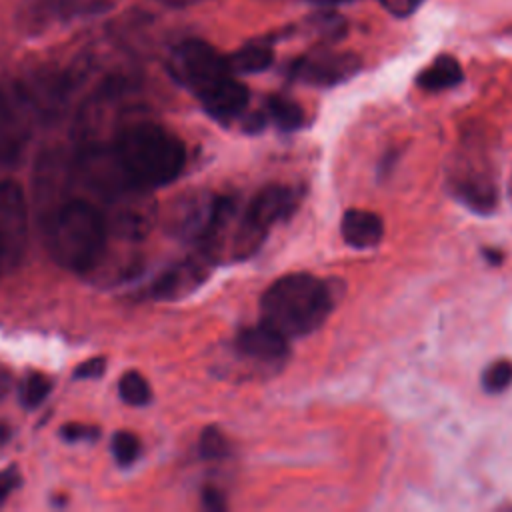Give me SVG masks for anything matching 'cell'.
Here are the masks:
<instances>
[{"instance_id":"1","label":"cell","mask_w":512,"mask_h":512,"mask_svg":"<svg viewBox=\"0 0 512 512\" xmlns=\"http://www.w3.org/2000/svg\"><path fill=\"white\" fill-rule=\"evenodd\" d=\"M112 156L138 188L166 186L180 176L186 164L184 142L156 122L124 126L114 138Z\"/></svg>"},{"instance_id":"2","label":"cell","mask_w":512,"mask_h":512,"mask_svg":"<svg viewBox=\"0 0 512 512\" xmlns=\"http://www.w3.org/2000/svg\"><path fill=\"white\" fill-rule=\"evenodd\" d=\"M332 304L334 298L328 282L308 272H290L264 290L260 322L286 338L306 336L324 324Z\"/></svg>"},{"instance_id":"3","label":"cell","mask_w":512,"mask_h":512,"mask_svg":"<svg viewBox=\"0 0 512 512\" xmlns=\"http://www.w3.org/2000/svg\"><path fill=\"white\" fill-rule=\"evenodd\" d=\"M106 236V216L84 198H70L60 204L48 224L52 258L74 272H86L98 262L106 246Z\"/></svg>"},{"instance_id":"4","label":"cell","mask_w":512,"mask_h":512,"mask_svg":"<svg viewBox=\"0 0 512 512\" xmlns=\"http://www.w3.org/2000/svg\"><path fill=\"white\" fill-rule=\"evenodd\" d=\"M168 68L172 76L190 88L196 96H202L218 82L234 74L228 66L226 56H222L214 46L204 40H184L172 54Z\"/></svg>"},{"instance_id":"5","label":"cell","mask_w":512,"mask_h":512,"mask_svg":"<svg viewBox=\"0 0 512 512\" xmlns=\"http://www.w3.org/2000/svg\"><path fill=\"white\" fill-rule=\"evenodd\" d=\"M296 208V192L288 186L272 184L256 192L244 208L236 234V250L246 256L254 252L272 224L284 220Z\"/></svg>"},{"instance_id":"6","label":"cell","mask_w":512,"mask_h":512,"mask_svg":"<svg viewBox=\"0 0 512 512\" xmlns=\"http://www.w3.org/2000/svg\"><path fill=\"white\" fill-rule=\"evenodd\" d=\"M112 0H20L16 24L28 36H40L66 24L106 12Z\"/></svg>"},{"instance_id":"7","label":"cell","mask_w":512,"mask_h":512,"mask_svg":"<svg viewBox=\"0 0 512 512\" xmlns=\"http://www.w3.org/2000/svg\"><path fill=\"white\" fill-rule=\"evenodd\" d=\"M30 212L22 186L14 180H0V250L8 270L16 268L28 246Z\"/></svg>"},{"instance_id":"8","label":"cell","mask_w":512,"mask_h":512,"mask_svg":"<svg viewBox=\"0 0 512 512\" xmlns=\"http://www.w3.org/2000/svg\"><path fill=\"white\" fill-rule=\"evenodd\" d=\"M32 104L20 86H0V164H16L32 138Z\"/></svg>"},{"instance_id":"9","label":"cell","mask_w":512,"mask_h":512,"mask_svg":"<svg viewBox=\"0 0 512 512\" xmlns=\"http://www.w3.org/2000/svg\"><path fill=\"white\" fill-rule=\"evenodd\" d=\"M360 68V58L352 52L316 50L294 60L290 72L296 80L312 86H334L352 78Z\"/></svg>"},{"instance_id":"10","label":"cell","mask_w":512,"mask_h":512,"mask_svg":"<svg viewBox=\"0 0 512 512\" xmlns=\"http://www.w3.org/2000/svg\"><path fill=\"white\" fill-rule=\"evenodd\" d=\"M236 350L250 362L258 366L276 368L288 356V338L270 328L268 324L260 322L256 326L244 328L236 336Z\"/></svg>"},{"instance_id":"11","label":"cell","mask_w":512,"mask_h":512,"mask_svg":"<svg viewBox=\"0 0 512 512\" xmlns=\"http://www.w3.org/2000/svg\"><path fill=\"white\" fill-rule=\"evenodd\" d=\"M198 98L204 110L212 118L220 122H230L232 118H238L244 114L250 94H248V88L242 82H238L234 74H230L228 78H224L222 82H218L214 88H210Z\"/></svg>"},{"instance_id":"12","label":"cell","mask_w":512,"mask_h":512,"mask_svg":"<svg viewBox=\"0 0 512 512\" xmlns=\"http://www.w3.org/2000/svg\"><path fill=\"white\" fill-rule=\"evenodd\" d=\"M454 196L476 212H492L498 200L492 176L476 170H464L452 176Z\"/></svg>"},{"instance_id":"13","label":"cell","mask_w":512,"mask_h":512,"mask_svg":"<svg viewBox=\"0 0 512 512\" xmlns=\"http://www.w3.org/2000/svg\"><path fill=\"white\" fill-rule=\"evenodd\" d=\"M342 238L348 246L364 250L376 246L384 236V222L376 212L350 208L340 222Z\"/></svg>"},{"instance_id":"14","label":"cell","mask_w":512,"mask_h":512,"mask_svg":"<svg viewBox=\"0 0 512 512\" xmlns=\"http://www.w3.org/2000/svg\"><path fill=\"white\" fill-rule=\"evenodd\" d=\"M206 276V268L200 262H182L168 268L152 286V294L158 300H176L192 292Z\"/></svg>"},{"instance_id":"15","label":"cell","mask_w":512,"mask_h":512,"mask_svg":"<svg viewBox=\"0 0 512 512\" xmlns=\"http://www.w3.org/2000/svg\"><path fill=\"white\" fill-rule=\"evenodd\" d=\"M416 82L420 88L430 90V92L452 88L462 82V66L456 58L442 54V56L434 58V62L418 74Z\"/></svg>"},{"instance_id":"16","label":"cell","mask_w":512,"mask_h":512,"mask_svg":"<svg viewBox=\"0 0 512 512\" xmlns=\"http://www.w3.org/2000/svg\"><path fill=\"white\" fill-rule=\"evenodd\" d=\"M274 52L268 42H248L238 48L234 54L226 56L228 66L234 74H256L266 70L272 64Z\"/></svg>"},{"instance_id":"17","label":"cell","mask_w":512,"mask_h":512,"mask_svg":"<svg viewBox=\"0 0 512 512\" xmlns=\"http://www.w3.org/2000/svg\"><path fill=\"white\" fill-rule=\"evenodd\" d=\"M266 118H270L280 130H298L304 124V110L298 102L274 94L266 100Z\"/></svg>"},{"instance_id":"18","label":"cell","mask_w":512,"mask_h":512,"mask_svg":"<svg viewBox=\"0 0 512 512\" xmlns=\"http://www.w3.org/2000/svg\"><path fill=\"white\" fill-rule=\"evenodd\" d=\"M118 394L130 406H144L152 398V390H150L148 380L136 370H130V372L122 374V378L118 380Z\"/></svg>"},{"instance_id":"19","label":"cell","mask_w":512,"mask_h":512,"mask_svg":"<svg viewBox=\"0 0 512 512\" xmlns=\"http://www.w3.org/2000/svg\"><path fill=\"white\" fill-rule=\"evenodd\" d=\"M50 388H52V382H50L44 374H40V372L28 374V376L22 380L20 392H18L22 406H26V408H36V406H40V404L44 402V398L48 396Z\"/></svg>"},{"instance_id":"20","label":"cell","mask_w":512,"mask_h":512,"mask_svg":"<svg viewBox=\"0 0 512 512\" xmlns=\"http://www.w3.org/2000/svg\"><path fill=\"white\" fill-rule=\"evenodd\" d=\"M512 384V362L496 360L482 372V386L490 394H500Z\"/></svg>"},{"instance_id":"21","label":"cell","mask_w":512,"mask_h":512,"mask_svg":"<svg viewBox=\"0 0 512 512\" xmlns=\"http://www.w3.org/2000/svg\"><path fill=\"white\" fill-rule=\"evenodd\" d=\"M112 454L120 466H130L140 456V438L128 430H120L112 438Z\"/></svg>"},{"instance_id":"22","label":"cell","mask_w":512,"mask_h":512,"mask_svg":"<svg viewBox=\"0 0 512 512\" xmlns=\"http://www.w3.org/2000/svg\"><path fill=\"white\" fill-rule=\"evenodd\" d=\"M198 446H200L202 458H206V460H216V458H222L228 454V440L222 434V430L216 426H208L202 430Z\"/></svg>"},{"instance_id":"23","label":"cell","mask_w":512,"mask_h":512,"mask_svg":"<svg viewBox=\"0 0 512 512\" xmlns=\"http://www.w3.org/2000/svg\"><path fill=\"white\" fill-rule=\"evenodd\" d=\"M62 438L68 442H90L98 438V428L88 426V424H80V422H70L66 426H62Z\"/></svg>"},{"instance_id":"24","label":"cell","mask_w":512,"mask_h":512,"mask_svg":"<svg viewBox=\"0 0 512 512\" xmlns=\"http://www.w3.org/2000/svg\"><path fill=\"white\" fill-rule=\"evenodd\" d=\"M104 370H106V358L94 356V358H88L82 364H78L74 370V376L90 380V378H100L104 374Z\"/></svg>"},{"instance_id":"25","label":"cell","mask_w":512,"mask_h":512,"mask_svg":"<svg viewBox=\"0 0 512 512\" xmlns=\"http://www.w3.org/2000/svg\"><path fill=\"white\" fill-rule=\"evenodd\" d=\"M20 484V472L16 466H8L0 472V506L8 498V494Z\"/></svg>"},{"instance_id":"26","label":"cell","mask_w":512,"mask_h":512,"mask_svg":"<svg viewBox=\"0 0 512 512\" xmlns=\"http://www.w3.org/2000/svg\"><path fill=\"white\" fill-rule=\"evenodd\" d=\"M378 2L394 16H408L422 4V0H378Z\"/></svg>"},{"instance_id":"27","label":"cell","mask_w":512,"mask_h":512,"mask_svg":"<svg viewBox=\"0 0 512 512\" xmlns=\"http://www.w3.org/2000/svg\"><path fill=\"white\" fill-rule=\"evenodd\" d=\"M202 504H204L206 510H212V512H220V510L226 508L224 496L216 488H206L202 492Z\"/></svg>"},{"instance_id":"28","label":"cell","mask_w":512,"mask_h":512,"mask_svg":"<svg viewBox=\"0 0 512 512\" xmlns=\"http://www.w3.org/2000/svg\"><path fill=\"white\" fill-rule=\"evenodd\" d=\"M484 258H486L490 264H500V262L504 260L502 252H498V250H492V248H486V250H484Z\"/></svg>"},{"instance_id":"29","label":"cell","mask_w":512,"mask_h":512,"mask_svg":"<svg viewBox=\"0 0 512 512\" xmlns=\"http://www.w3.org/2000/svg\"><path fill=\"white\" fill-rule=\"evenodd\" d=\"M10 384H12L10 376L6 372H0V398L10 390Z\"/></svg>"},{"instance_id":"30","label":"cell","mask_w":512,"mask_h":512,"mask_svg":"<svg viewBox=\"0 0 512 512\" xmlns=\"http://www.w3.org/2000/svg\"><path fill=\"white\" fill-rule=\"evenodd\" d=\"M8 436H10V430H8V426L0 424V444H4V442L8 440Z\"/></svg>"},{"instance_id":"31","label":"cell","mask_w":512,"mask_h":512,"mask_svg":"<svg viewBox=\"0 0 512 512\" xmlns=\"http://www.w3.org/2000/svg\"><path fill=\"white\" fill-rule=\"evenodd\" d=\"M162 2H166V4H170V6H186V4L196 2V0H162Z\"/></svg>"},{"instance_id":"32","label":"cell","mask_w":512,"mask_h":512,"mask_svg":"<svg viewBox=\"0 0 512 512\" xmlns=\"http://www.w3.org/2000/svg\"><path fill=\"white\" fill-rule=\"evenodd\" d=\"M8 270V266H6V260H4V254H2V250H0V276L4 274Z\"/></svg>"},{"instance_id":"33","label":"cell","mask_w":512,"mask_h":512,"mask_svg":"<svg viewBox=\"0 0 512 512\" xmlns=\"http://www.w3.org/2000/svg\"><path fill=\"white\" fill-rule=\"evenodd\" d=\"M314 2H320V4H338V2H348V0H314Z\"/></svg>"},{"instance_id":"34","label":"cell","mask_w":512,"mask_h":512,"mask_svg":"<svg viewBox=\"0 0 512 512\" xmlns=\"http://www.w3.org/2000/svg\"><path fill=\"white\" fill-rule=\"evenodd\" d=\"M510 198H512V178H510Z\"/></svg>"}]
</instances>
